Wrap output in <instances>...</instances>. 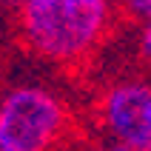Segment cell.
Wrapping results in <instances>:
<instances>
[{"mask_svg": "<svg viewBox=\"0 0 151 151\" xmlns=\"http://www.w3.org/2000/svg\"><path fill=\"white\" fill-rule=\"evenodd\" d=\"M114 0H23L14 26L23 49L57 68H77L114 26Z\"/></svg>", "mask_w": 151, "mask_h": 151, "instance_id": "obj_1", "label": "cell"}, {"mask_svg": "<svg viewBox=\"0 0 151 151\" xmlns=\"http://www.w3.org/2000/svg\"><path fill=\"white\" fill-rule=\"evenodd\" d=\"M71 131L66 97L43 83H17L0 94V151H57Z\"/></svg>", "mask_w": 151, "mask_h": 151, "instance_id": "obj_2", "label": "cell"}, {"mask_svg": "<svg viewBox=\"0 0 151 151\" xmlns=\"http://www.w3.org/2000/svg\"><path fill=\"white\" fill-rule=\"evenodd\" d=\"M94 123L106 143H123L151 151V80H114L94 100Z\"/></svg>", "mask_w": 151, "mask_h": 151, "instance_id": "obj_3", "label": "cell"}, {"mask_svg": "<svg viewBox=\"0 0 151 151\" xmlns=\"http://www.w3.org/2000/svg\"><path fill=\"white\" fill-rule=\"evenodd\" d=\"M117 12L126 14L131 23L140 26L151 23V0H117Z\"/></svg>", "mask_w": 151, "mask_h": 151, "instance_id": "obj_4", "label": "cell"}, {"mask_svg": "<svg viewBox=\"0 0 151 151\" xmlns=\"http://www.w3.org/2000/svg\"><path fill=\"white\" fill-rule=\"evenodd\" d=\"M137 54H140V63L151 68V23L140 26V34H137Z\"/></svg>", "mask_w": 151, "mask_h": 151, "instance_id": "obj_5", "label": "cell"}, {"mask_svg": "<svg viewBox=\"0 0 151 151\" xmlns=\"http://www.w3.org/2000/svg\"><path fill=\"white\" fill-rule=\"evenodd\" d=\"M100 151H143V148H134V145H123V143H103Z\"/></svg>", "mask_w": 151, "mask_h": 151, "instance_id": "obj_6", "label": "cell"}]
</instances>
